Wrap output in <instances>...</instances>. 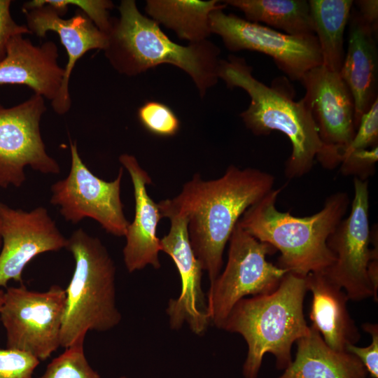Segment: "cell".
<instances>
[{
    "label": "cell",
    "mask_w": 378,
    "mask_h": 378,
    "mask_svg": "<svg viewBox=\"0 0 378 378\" xmlns=\"http://www.w3.org/2000/svg\"><path fill=\"white\" fill-rule=\"evenodd\" d=\"M307 290L312 294L309 312L312 325L331 349L345 351L347 344H356L360 334L347 309L346 292L330 281L323 272L305 276Z\"/></svg>",
    "instance_id": "obj_20"
},
{
    "label": "cell",
    "mask_w": 378,
    "mask_h": 378,
    "mask_svg": "<svg viewBox=\"0 0 378 378\" xmlns=\"http://www.w3.org/2000/svg\"><path fill=\"white\" fill-rule=\"evenodd\" d=\"M306 291L305 276L289 272L275 290L244 298L233 307L220 329L240 334L247 343L244 378H257L268 353L278 370L290 365L293 343L309 331L303 312Z\"/></svg>",
    "instance_id": "obj_5"
},
{
    "label": "cell",
    "mask_w": 378,
    "mask_h": 378,
    "mask_svg": "<svg viewBox=\"0 0 378 378\" xmlns=\"http://www.w3.org/2000/svg\"><path fill=\"white\" fill-rule=\"evenodd\" d=\"M4 293L5 291L0 289V307H1V305L3 302V300H4Z\"/></svg>",
    "instance_id": "obj_34"
},
{
    "label": "cell",
    "mask_w": 378,
    "mask_h": 378,
    "mask_svg": "<svg viewBox=\"0 0 378 378\" xmlns=\"http://www.w3.org/2000/svg\"><path fill=\"white\" fill-rule=\"evenodd\" d=\"M22 11L31 34L44 38L48 31L56 32L66 51L68 61L64 68L62 83L57 98L50 102L55 113L64 115L71 107L69 88L75 64L90 50H104L107 45V36L79 9L69 19L62 18L57 10L49 4H42Z\"/></svg>",
    "instance_id": "obj_16"
},
{
    "label": "cell",
    "mask_w": 378,
    "mask_h": 378,
    "mask_svg": "<svg viewBox=\"0 0 378 378\" xmlns=\"http://www.w3.org/2000/svg\"><path fill=\"white\" fill-rule=\"evenodd\" d=\"M354 2L357 6L358 12L362 20L373 30L377 31L378 27V1L358 0Z\"/></svg>",
    "instance_id": "obj_33"
},
{
    "label": "cell",
    "mask_w": 378,
    "mask_h": 378,
    "mask_svg": "<svg viewBox=\"0 0 378 378\" xmlns=\"http://www.w3.org/2000/svg\"><path fill=\"white\" fill-rule=\"evenodd\" d=\"M46 110L45 99L36 94L10 107L0 104V188L22 186L27 167L45 174L60 173L41 134Z\"/></svg>",
    "instance_id": "obj_12"
},
{
    "label": "cell",
    "mask_w": 378,
    "mask_h": 378,
    "mask_svg": "<svg viewBox=\"0 0 378 378\" xmlns=\"http://www.w3.org/2000/svg\"><path fill=\"white\" fill-rule=\"evenodd\" d=\"M300 82L322 143L316 160L332 169L340 165L356 132L351 94L340 74L323 65L309 71Z\"/></svg>",
    "instance_id": "obj_13"
},
{
    "label": "cell",
    "mask_w": 378,
    "mask_h": 378,
    "mask_svg": "<svg viewBox=\"0 0 378 378\" xmlns=\"http://www.w3.org/2000/svg\"><path fill=\"white\" fill-rule=\"evenodd\" d=\"M84 341L79 340L66 348L52 359L39 378H101L85 356Z\"/></svg>",
    "instance_id": "obj_25"
},
{
    "label": "cell",
    "mask_w": 378,
    "mask_h": 378,
    "mask_svg": "<svg viewBox=\"0 0 378 378\" xmlns=\"http://www.w3.org/2000/svg\"><path fill=\"white\" fill-rule=\"evenodd\" d=\"M71 167L64 179L50 187L51 204L67 222L77 224L85 218L97 221L108 234L125 237L130 225L120 197L124 168L106 181L95 176L81 159L76 141H70Z\"/></svg>",
    "instance_id": "obj_9"
},
{
    "label": "cell",
    "mask_w": 378,
    "mask_h": 378,
    "mask_svg": "<svg viewBox=\"0 0 378 378\" xmlns=\"http://www.w3.org/2000/svg\"><path fill=\"white\" fill-rule=\"evenodd\" d=\"M349 41L340 75L347 85L354 103V124L377 99L378 52L377 33L356 9L349 20Z\"/></svg>",
    "instance_id": "obj_19"
},
{
    "label": "cell",
    "mask_w": 378,
    "mask_h": 378,
    "mask_svg": "<svg viewBox=\"0 0 378 378\" xmlns=\"http://www.w3.org/2000/svg\"><path fill=\"white\" fill-rule=\"evenodd\" d=\"M294 360L277 378H366L360 360L346 351L329 347L312 326L297 342Z\"/></svg>",
    "instance_id": "obj_21"
},
{
    "label": "cell",
    "mask_w": 378,
    "mask_h": 378,
    "mask_svg": "<svg viewBox=\"0 0 378 378\" xmlns=\"http://www.w3.org/2000/svg\"><path fill=\"white\" fill-rule=\"evenodd\" d=\"M223 2L242 11L248 21L265 23L289 35H315L308 1L227 0Z\"/></svg>",
    "instance_id": "obj_24"
},
{
    "label": "cell",
    "mask_w": 378,
    "mask_h": 378,
    "mask_svg": "<svg viewBox=\"0 0 378 378\" xmlns=\"http://www.w3.org/2000/svg\"><path fill=\"white\" fill-rule=\"evenodd\" d=\"M74 270L65 289L60 346L85 340L89 331L104 332L118 326L122 316L116 304L114 262L101 240L83 228L67 238Z\"/></svg>",
    "instance_id": "obj_6"
},
{
    "label": "cell",
    "mask_w": 378,
    "mask_h": 378,
    "mask_svg": "<svg viewBox=\"0 0 378 378\" xmlns=\"http://www.w3.org/2000/svg\"><path fill=\"white\" fill-rule=\"evenodd\" d=\"M167 234L160 239L161 251L175 263L181 281V291L176 299H170L167 314L172 330H179L186 323L197 335H202L211 323L206 298L202 288V268L192 249L188 233L187 218L171 214Z\"/></svg>",
    "instance_id": "obj_15"
},
{
    "label": "cell",
    "mask_w": 378,
    "mask_h": 378,
    "mask_svg": "<svg viewBox=\"0 0 378 378\" xmlns=\"http://www.w3.org/2000/svg\"><path fill=\"white\" fill-rule=\"evenodd\" d=\"M275 177L255 168L229 166L218 178L200 174L183 186L176 197L160 201L162 218L180 214L188 221L192 249L211 285L220 274L223 252L243 214L274 189Z\"/></svg>",
    "instance_id": "obj_1"
},
{
    "label": "cell",
    "mask_w": 378,
    "mask_h": 378,
    "mask_svg": "<svg viewBox=\"0 0 378 378\" xmlns=\"http://www.w3.org/2000/svg\"><path fill=\"white\" fill-rule=\"evenodd\" d=\"M119 378H128V377H125V376H121V377H119Z\"/></svg>",
    "instance_id": "obj_35"
},
{
    "label": "cell",
    "mask_w": 378,
    "mask_h": 378,
    "mask_svg": "<svg viewBox=\"0 0 378 378\" xmlns=\"http://www.w3.org/2000/svg\"><path fill=\"white\" fill-rule=\"evenodd\" d=\"M0 287L22 282L26 265L37 255L66 248L67 238L48 211L38 206L27 211L0 202Z\"/></svg>",
    "instance_id": "obj_14"
},
{
    "label": "cell",
    "mask_w": 378,
    "mask_h": 378,
    "mask_svg": "<svg viewBox=\"0 0 378 378\" xmlns=\"http://www.w3.org/2000/svg\"><path fill=\"white\" fill-rule=\"evenodd\" d=\"M211 33L220 36L231 51H257L271 57L290 80L300 81L311 69L322 65L315 35L293 36L260 23L216 10L209 15Z\"/></svg>",
    "instance_id": "obj_11"
},
{
    "label": "cell",
    "mask_w": 378,
    "mask_h": 378,
    "mask_svg": "<svg viewBox=\"0 0 378 378\" xmlns=\"http://www.w3.org/2000/svg\"><path fill=\"white\" fill-rule=\"evenodd\" d=\"M252 71L244 58L230 55L220 59L218 78L227 88H240L249 95L250 104L240 117L254 134L279 131L289 139L292 151L285 164V176L289 179L302 177L311 171L322 149L309 102L304 97L294 100L295 90L287 78H276L268 86Z\"/></svg>",
    "instance_id": "obj_2"
},
{
    "label": "cell",
    "mask_w": 378,
    "mask_h": 378,
    "mask_svg": "<svg viewBox=\"0 0 378 378\" xmlns=\"http://www.w3.org/2000/svg\"><path fill=\"white\" fill-rule=\"evenodd\" d=\"M378 160V147L354 151L346 155L340 164V172L344 175L366 181L375 170Z\"/></svg>",
    "instance_id": "obj_30"
},
{
    "label": "cell",
    "mask_w": 378,
    "mask_h": 378,
    "mask_svg": "<svg viewBox=\"0 0 378 378\" xmlns=\"http://www.w3.org/2000/svg\"><path fill=\"white\" fill-rule=\"evenodd\" d=\"M42 4H49L55 8L62 16L67 11L69 6L79 8L104 34L111 28V20L108 10L113 7V4L108 0H33L23 4L22 10H31Z\"/></svg>",
    "instance_id": "obj_26"
},
{
    "label": "cell",
    "mask_w": 378,
    "mask_h": 378,
    "mask_svg": "<svg viewBox=\"0 0 378 378\" xmlns=\"http://www.w3.org/2000/svg\"><path fill=\"white\" fill-rule=\"evenodd\" d=\"M118 160L130 176L135 201L134 218L130 223L125 236L126 243L122 253L125 267L130 273L142 270L147 265L159 269L161 266L159 260L161 245L157 227L162 216L158 204L146 190V186L152 183V179L135 156L123 153Z\"/></svg>",
    "instance_id": "obj_17"
},
{
    "label": "cell",
    "mask_w": 378,
    "mask_h": 378,
    "mask_svg": "<svg viewBox=\"0 0 378 378\" xmlns=\"http://www.w3.org/2000/svg\"><path fill=\"white\" fill-rule=\"evenodd\" d=\"M138 118L149 132L160 136H172L179 130L180 121L167 105L149 101L138 109Z\"/></svg>",
    "instance_id": "obj_27"
},
{
    "label": "cell",
    "mask_w": 378,
    "mask_h": 378,
    "mask_svg": "<svg viewBox=\"0 0 378 378\" xmlns=\"http://www.w3.org/2000/svg\"><path fill=\"white\" fill-rule=\"evenodd\" d=\"M225 267L210 285L206 296L212 324L220 328L235 304L247 295L272 293L289 272L270 262L274 248L261 242L237 223L229 239Z\"/></svg>",
    "instance_id": "obj_7"
},
{
    "label": "cell",
    "mask_w": 378,
    "mask_h": 378,
    "mask_svg": "<svg viewBox=\"0 0 378 378\" xmlns=\"http://www.w3.org/2000/svg\"><path fill=\"white\" fill-rule=\"evenodd\" d=\"M363 330L371 335L372 342L366 347L347 344L345 351L356 356L372 378H378V325L365 323Z\"/></svg>",
    "instance_id": "obj_31"
},
{
    "label": "cell",
    "mask_w": 378,
    "mask_h": 378,
    "mask_svg": "<svg viewBox=\"0 0 378 378\" xmlns=\"http://www.w3.org/2000/svg\"><path fill=\"white\" fill-rule=\"evenodd\" d=\"M65 289L52 285L44 292L24 285L9 287L0 307L7 349L45 360L60 347L65 307Z\"/></svg>",
    "instance_id": "obj_8"
},
{
    "label": "cell",
    "mask_w": 378,
    "mask_h": 378,
    "mask_svg": "<svg viewBox=\"0 0 378 378\" xmlns=\"http://www.w3.org/2000/svg\"><path fill=\"white\" fill-rule=\"evenodd\" d=\"M282 188H274L250 206L238 223L256 239L280 252L279 267L304 276L323 272L335 260L327 239L346 214L349 197L344 192H335L317 213L298 217L276 208Z\"/></svg>",
    "instance_id": "obj_4"
},
{
    "label": "cell",
    "mask_w": 378,
    "mask_h": 378,
    "mask_svg": "<svg viewBox=\"0 0 378 378\" xmlns=\"http://www.w3.org/2000/svg\"><path fill=\"white\" fill-rule=\"evenodd\" d=\"M356 130L351 142L344 151L343 159L354 151L377 146L378 99L375 100L370 108L363 115Z\"/></svg>",
    "instance_id": "obj_29"
},
{
    "label": "cell",
    "mask_w": 378,
    "mask_h": 378,
    "mask_svg": "<svg viewBox=\"0 0 378 378\" xmlns=\"http://www.w3.org/2000/svg\"><path fill=\"white\" fill-rule=\"evenodd\" d=\"M39 363L29 354L0 349V378H32Z\"/></svg>",
    "instance_id": "obj_28"
},
{
    "label": "cell",
    "mask_w": 378,
    "mask_h": 378,
    "mask_svg": "<svg viewBox=\"0 0 378 378\" xmlns=\"http://www.w3.org/2000/svg\"><path fill=\"white\" fill-rule=\"evenodd\" d=\"M354 195L347 218H344L327 239L335 257L323 272L326 277L342 288L349 300L360 301L374 297L368 266L378 259L377 245L372 248L369 225V190L367 181L354 180Z\"/></svg>",
    "instance_id": "obj_10"
},
{
    "label": "cell",
    "mask_w": 378,
    "mask_h": 378,
    "mask_svg": "<svg viewBox=\"0 0 378 378\" xmlns=\"http://www.w3.org/2000/svg\"><path fill=\"white\" fill-rule=\"evenodd\" d=\"M1 242H2V241H1V236H0V246H1Z\"/></svg>",
    "instance_id": "obj_36"
},
{
    "label": "cell",
    "mask_w": 378,
    "mask_h": 378,
    "mask_svg": "<svg viewBox=\"0 0 378 378\" xmlns=\"http://www.w3.org/2000/svg\"><path fill=\"white\" fill-rule=\"evenodd\" d=\"M314 34L322 65L340 73L344 57V34L354 4L352 0H309Z\"/></svg>",
    "instance_id": "obj_23"
},
{
    "label": "cell",
    "mask_w": 378,
    "mask_h": 378,
    "mask_svg": "<svg viewBox=\"0 0 378 378\" xmlns=\"http://www.w3.org/2000/svg\"><path fill=\"white\" fill-rule=\"evenodd\" d=\"M11 4L10 0H0V62L6 55L7 46L11 38L31 34L26 24H19L13 18Z\"/></svg>",
    "instance_id": "obj_32"
},
{
    "label": "cell",
    "mask_w": 378,
    "mask_h": 378,
    "mask_svg": "<svg viewBox=\"0 0 378 378\" xmlns=\"http://www.w3.org/2000/svg\"><path fill=\"white\" fill-rule=\"evenodd\" d=\"M58 57V48L52 41L36 46L24 35L15 36L0 62V85H26L51 102L58 95L64 73Z\"/></svg>",
    "instance_id": "obj_18"
},
{
    "label": "cell",
    "mask_w": 378,
    "mask_h": 378,
    "mask_svg": "<svg viewBox=\"0 0 378 378\" xmlns=\"http://www.w3.org/2000/svg\"><path fill=\"white\" fill-rule=\"evenodd\" d=\"M227 5L216 0H148L146 12L159 24L172 29L178 38L196 43L211 34L209 15Z\"/></svg>",
    "instance_id": "obj_22"
},
{
    "label": "cell",
    "mask_w": 378,
    "mask_h": 378,
    "mask_svg": "<svg viewBox=\"0 0 378 378\" xmlns=\"http://www.w3.org/2000/svg\"><path fill=\"white\" fill-rule=\"evenodd\" d=\"M120 17L111 18L104 55L119 74L135 76L163 64L188 74L200 94L218 82L220 49L206 40L188 46L171 41L159 24L144 15L134 0H122Z\"/></svg>",
    "instance_id": "obj_3"
}]
</instances>
